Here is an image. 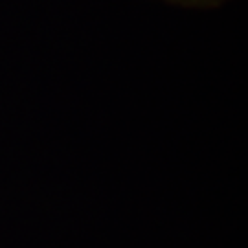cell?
<instances>
[{
    "instance_id": "obj_1",
    "label": "cell",
    "mask_w": 248,
    "mask_h": 248,
    "mask_svg": "<svg viewBox=\"0 0 248 248\" xmlns=\"http://www.w3.org/2000/svg\"><path fill=\"white\" fill-rule=\"evenodd\" d=\"M169 2L186 4V6H201V4H215V2H221V0H169Z\"/></svg>"
}]
</instances>
